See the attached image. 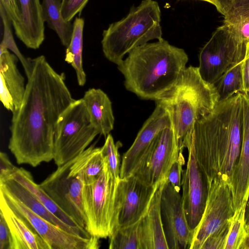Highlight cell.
<instances>
[{
  "label": "cell",
  "instance_id": "obj_27",
  "mask_svg": "<svg viewBox=\"0 0 249 249\" xmlns=\"http://www.w3.org/2000/svg\"><path fill=\"white\" fill-rule=\"evenodd\" d=\"M61 0H42V6L45 22L53 30L62 44L67 47L71 42L73 24L65 21L61 12Z\"/></svg>",
  "mask_w": 249,
  "mask_h": 249
},
{
  "label": "cell",
  "instance_id": "obj_31",
  "mask_svg": "<svg viewBox=\"0 0 249 249\" xmlns=\"http://www.w3.org/2000/svg\"><path fill=\"white\" fill-rule=\"evenodd\" d=\"M0 13L3 25V36L0 48L9 49L14 53L20 60L28 79L33 71L32 59L26 58L22 54L15 41L11 30V21L9 18L3 6L0 4Z\"/></svg>",
  "mask_w": 249,
  "mask_h": 249
},
{
  "label": "cell",
  "instance_id": "obj_6",
  "mask_svg": "<svg viewBox=\"0 0 249 249\" xmlns=\"http://www.w3.org/2000/svg\"><path fill=\"white\" fill-rule=\"evenodd\" d=\"M120 179L113 176L105 160L103 170L96 179L83 186L82 205L86 230L91 236L109 237L118 226Z\"/></svg>",
  "mask_w": 249,
  "mask_h": 249
},
{
  "label": "cell",
  "instance_id": "obj_17",
  "mask_svg": "<svg viewBox=\"0 0 249 249\" xmlns=\"http://www.w3.org/2000/svg\"><path fill=\"white\" fill-rule=\"evenodd\" d=\"M15 18L12 22L15 34L29 48L37 49L44 38V23L40 0H12Z\"/></svg>",
  "mask_w": 249,
  "mask_h": 249
},
{
  "label": "cell",
  "instance_id": "obj_24",
  "mask_svg": "<svg viewBox=\"0 0 249 249\" xmlns=\"http://www.w3.org/2000/svg\"><path fill=\"white\" fill-rule=\"evenodd\" d=\"M11 177L28 188L38 198L45 208L59 219L82 232L87 237L91 236L84 228L80 226L59 207L40 187L39 184L35 182L32 175L29 171L22 168H18Z\"/></svg>",
  "mask_w": 249,
  "mask_h": 249
},
{
  "label": "cell",
  "instance_id": "obj_30",
  "mask_svg": "<svg viewBox=\"0 0 249 249\" xmlns=\"http://www.w3.org/2000/svg\"><path fill=\"white\" fill-rule=\"evenodd\" d=\"M141 221V220H140ZM140 221L124 227H117L109 239V249H142Z\"/></svg>",
  "mask_w": 249,
  "mask_h": 249
},
{
  "label": "cell",
  "instance_id": "obj_36",
  "mask_svg": "<svg viewBox=\"0 0 249 249\" xmlns=\"http://www.w3.org/2000/svg\"><path fill=\"white\" fill-rule=\"evenodd\" d=\"M184 159L182 154L171 167L168 174L167 180L175 188L179 191L181 187V180L183 170L182 166L184 164Z\"/></svg>",
  "mask_w": 249,
  "mask_h": 249
},
{
  "label": "cell",
  "instance_id": "obj_25",
  "mask_svg": "<svg viewBox=\"0 0 249 249\" xmlns=\"http://www.w3.org/2000/svg\"><path fill=\"white\" fill-rule=\"evenodd\" d=\"M105 163L101 148L91 145L71 160V173L78 177L84 185L90 184L100 175Z\"/></svg>",
  "mask_w": 249,
  "mask_h": 249
},
{
  "label": "cell",
  "instance_id": "obj_21",
  "mask_svg": "<svg viewBox=\"0 0 249 249\" xmlns=\"http://www.w3.org/2000/svg\"><path fill=\"white\" fill-rule=\"evenodd\" d=\"M166 180L159 184L149 208L140 221L142 249H169L163 227L160 206L161 192Z\"/></svg>",
  "mask_w": 249,
  "mask_h": 249
},
{
  "label": "cell",
  "instance_id": "obj_11",
  "mask_svg": "<svg viewBox=\"0 0 249 249\" xmlns=\"http://www.w3.org/2000/svg\"><path fill=\"white\" fill-rule=\"evenodd\" d=\"M182 154L172 128H166L156 136L133 175L147 186H156L167 179L171 167Z\"/></svg>",
  "mask_w": 249,
  "mask_h": 249
},
{
  "label": "cell",
  "instance_id": "obj_8",
  "mask_svg": "<svg viewBox=\"0 0 249 249\" xmlns=\"http://www.w3.org/2000/svg\"><path fill=\"white\" fill-rule=\"evenodd\" d=\"M247 42L236 29L227 24L218 27L199 54V72L202 79L213 85L227 71L242 62Z\"/></svg>",
  "mask_w": 249,
  "mask_h": 249
},
{
  "label": "cell",
  "instance_id": "obj_35",
  "mask_svg": "<svg viewBox=\"0 0 249 249\" xmlns=\"http://www.w3.org/2000/svg\"><path fill=\"white\" fill-rule=\"evenodd\" d=\"M61 12L63 19L70 22L77 14L81 13L89 0H61Z\"/></svg>",
  "mask_w": 249,
  "mask_h": 249
},
{
  "label": "cell",
  "instance_id": "obj_4",
  "mask_svg": "<svg viewBox=\"0 0 249 249\" xmlns=\"http://www.w3.org/2000/svg\"><path fill=\"white\" fill-rule=\"evenodd\" d=\"M155 101L168 111L181 153L191 140L196 122L219 101L214 85L205 81L198 67L192 66L186 67L176 84Z\"/></svg>",
  "mask_w": 249,
  "mask_h": 249
},
{
  "label": "cell",
  "instance_id": "obj_12",
  "mask_svg": "<svg viewBox=\"0 0 249 249\" xmlns=\"http://www.w3.org/2000/svg\"><path fill=\"white\" fill-rule=\"evenodd\" d=\"M0 195L10 207L29 221L50 249H98L100 248L99 238L93 236L84 237L69 232L36 214L1 188Z\"/></svg>",
  "mask_w": 249,
  "mask_h": 249
},
{
  "label": "cell",
  "instance_id": "obj_16",
  "mask_svg": "<svg viewBox=\"0 0 249 249\" xmlns=\"http://www.w3.org/2000/svg\"><path fill=\"white\" fill-rule=\"evenodd\" d=\"M158 185L147 186L134 175L120 178V211L118 227L128 226L142 219L149 208Z\"/></svg>",
  "mask_w": 249,
  "mask_h": 249
},
{
  "label": "cell",
  "instance_id": "obj_37",
  "mask_svg": "<svg viewBox=\"0 0 249 249\" xmlns=\"http://www.w3.org/2000/svg\"><path fill=\"white\" fill-rule=\"evenodd\" d=\"M0 249H13L12 234L7 223L0 212Z\"/></svg>",
  "mask_w": 249,
  "mask_h": 249
},
{
  "label": "cell",
  "instance_id": "obj_3",
  "mask_svg": "<svg viewBox=\"0 0 249 249\" xmlns=\"http://www.w3.org/2000/svg\"><path fill=\"white\" fill-rule=\"evenodd\" d=\"M188 59L183 49L162 38L136 48L117 68L126 89L141 99L155 100L176 84Z\"/></svg>",
  "mask_w": 249,
  "mask_h": 249
},
{
  "label": "cell",
  "instance_id": "obj_22",
  "mask_svg": "<svg viewBox=\"0 0 249 249\" xmlns=\"http://www.w3.org/2000/svg\"><path fill=\"white\" fill-rule=\"evenodd\" d=\"M91 123L100 135L106 137L113 130L114 117L112 103L107 94L100 89L91 88L82 98Z\"/></svg>",
  "mask_w": 249,
  "mask_h": 249
},
{
  "label": "cell",
  "instance_id": "obj_15",
  "mask_svg": "<svg viewBox=\"0 0 249 249\" xmlns=\"http://www.w3.org/2000/svg\"><path fill=\"white\" fill-rule=\"evenodd\" d=\"M156 105L155 109L143 124L132 144L123 156L120 174L121 178L134 175L156 136L163 129L172 127L168 111L162 106Z\"/></svg>",
  "mask_w": 249,
  "mask_h": 249
},
{
  "label": "cell",
  "instance_id": "obj_43",
  "mask_svg": "<svg viewBox=\"0 0 249 249\" xmlns=\"http://www.w3.org/2000/svg\"><path fill=\"white\" fill-rule=\"evenodd\" d=\"M245 222L246 225L249 224V196L246 207Z\"/></svg>",
  "mask_w": 249,
  "mask_h": 249
},
{
  "label": "cell",
  "instance_id": "obj_42",
  "mask_svg": "<svg viewBox=\"0 0 249 249\" xmlns=\"http://www.w3.org/2000/svg\"><path fill=\"white\" fill-rule=\"evenodd\" d=\"M240 249H249V234L246 235L243 242H242Z\"/></svg>",
  "mask_w": 249,
  "mask_h": 249
},
{
  "label": "cell",
  "instance_id": "obj_18",
  "mask_svg": "<svg viewBox=\"0 0 249 249\" xmlns=\"http://www.w3.org/2000/svg\"><path fill=\"white\" fill-rule=\"evenodd\" d=\"M18 58L0 48V100L12 113L20 106L26 89L24 79L17 67Z\"/></svg>",
  "mask_w": 249,
  "mask_h": 249
},
{
  "label": "cell",
  "instance_id": "obj_41",
  "mask_svg": "<svg viewBox=\"0 0 249 249\" xmlns=\"http://www.w3.org/2000/svg\"><path fill=\"white\" fill-rule=\"evenodd\" d=\"M233 0H215L216 2L215 7L217 10L222 15L227 11Z\"/></svg>",
  "mask_w": 249,
  "mask_h": 249
},
{
  "label": "cell",
  "instance_id": "obj_44",
  "mask_svg": "<svg viewBox=\"0 0 249 249\" xmlns=\"http://www.w3.org/2000/svg\"><path fill=\"white\" fill-rule=\"evenodd\" d=\"M202 1H205L208 2H209L213 5H214L215 6H216V2L215 0H200Z\"/></svg>",
  "mask_w": 249,
  "mask_h": 249
},
{
  "label": "cell",
  "instance_id": "obj_9",
  "mask_svg": "<svg viewBox=\"0 0 249 249\" xmlns=\"http://www.w3.org/2000/svg\"><path fill=\"white\" fill-rule=\"evenodd\" d=\"M235 211L231 187L222 181L210 184L204 211L195 231L189 249H201L210 235L231 220Z\"/></svg>",
  "mask_w": 249,
  "mask_h": 249
},
{
  "label": "cell",
  "instance_id": "obj_40",
  "mask_svg": "<svg viewBox=\"0 0 249 249\" xmlns=\"http://www.w3.org/2000/svg\"><path fill=\"white\" fill-rule=\"evenodd\" d=\"M0 4L3 6L11 22H13L15 18V12L12 0H0Z\"/></svg>",
  "mask_w": 249,
  "mask_h": 249
},
{
  "label": "cell",
  "instance_id": "obj_13",
  "mask_svg": "<svg viewBox=\"0 0 249 249\" xmlns=\"http://www.w3.org/2000/svg\"><path fill=\"white\" fill-rule=\"evenodd\" d=\"M190 141L186 147L188 155L186 168L182 176L181 197L188 224L194 234L204 211L208 183Z\"/></svg>",
  "mask_w": 249,
  "mask_h": 249
},
{
  "label": "cell",
  "instance_id": "obj_26",
  "mask_svg": "<svg viewBox=\"0 0 249 249\" xmlns=\"http://www.w3.org/2000/svg\"><path fill=\"white\" fill-rule=\"evenodd\" d=\"M85 21L83 18L76 17L73 23V30L69 45L67 47L65 60L74 69L78 84L84 86L86 82V75L83 70L82 53L83 30Z\"/></svg>",
  "mask_w": 249,
  "mask_h": 249
},
{
  "label": "cell",
  "instance_id": "obj_1",
  "mask_svg": "<svg viewBox=\"0 0 249 249\" xmlns=\"http://www.w3.org/2000/svg\"><path fill=\"white\" fill-rule=\"evenodd\" d=\"M33 71L19 108L12 113L8 148L18 164L34 167L53 160L58 119L75 100L44 55L32 59Z\"/></svg>",
  "mask_w": 249,
  "mask_h": 249
},
{
  "label": "cell",
  "instance_id": "obj_34",
  "mask_svg": "<svg viewBox=\"0 0 249 249\" xmlns=\"http://www.w3.org/2000/svg\"><path fill=\"white\" fill-rule=\"evenodd\" d=\"M231 223V220L219 230L210 235L201 249H224Z\"/></svg>",
  "mask_w": 249,
  "mask_h": 249
},
{
  "label": "cell",
  "instance_id": "obj_14",
  "mask_svg": "<svg viewBox=\"0 0 249 249\" xmlns=\"http://www.w3.org/2000/svg\"><path fill=\"white\" fill-rule=\"evenodd\" d=\"M161 214L169 249H189L194 232L188 224L179 191L166 179L160 201Z\"/></svg>",
  "mask_w": 249,
  "mask_h": 249
},
{
  "label": "cell",
  "instance_id": "obj_19",
  "mask_svg": "<svg viewBox=\"0 0 249 249\" xmlns=\"http://www.w3.org/2000/svg\"><path fill=\"white\" fill-rule=\"evenodd\" d=\"M242 96V142L233 182L235 211L246 205L249 196V93Z\"/></svg>",
  "mask_w": 249,
  "mask_h": 249
},
{
  "label": "cell",
  "instance_id": "obj_33",
  "mask_svg": "<svg viewBox=\"0 0 249 249\" xmlns=\"http://www.w3.org/2000/svg\"><path fill=\"white\" fill-rule=\"evenodd\" d=\"M106 138L105 142L101 147V152L112 174L116 178L119 179L121 163L119 149L122 143L119 141L115 143L110 134Z\"/></svg>",
  "mask_w": 249,
  "mask_h": 249
},
{
  "label": "cell",
  "instance_id": "obj_45",
  "mask_svg": "<svg viewBox=\"0 0 249 249\" xmlns=\"http://www.w3.org/2000/svg\"><path fill=\"white\" fill-rule=\"evenodd\" d=\"M246 229L247 233L249 234V224H248V225H247L246 226Z\"/></svg>",
  "mask_w": 249,
  "mask_h": 249
},
{
  "label": "cell",
  "instance_id": "obj_7",
  "mask_svg": "<svg viewBox=\"0 0 249 249\" xmlns=\"http://www.w3.org/2000/svg\"><path fill=\"white\" fill-rule=\"evenodd\" d=\"M99 134L92 125L83 100H75L60 116L55 130L53 160L60 166L82 153Z\"/></svg>",
  "mask_w": 249,
  "mask_h": 249
},
{
  "label": "cell",
  "instance_id": "obj_29",
  "mask_svg": "<svg viewBox=\"0 0 249 249\" xmlns=\"http://www.w3.org/2000/svg\"><path fill=\"white\" fill-rule=\"evenodd\" d=\"M242 63V61L227 71L213 84L219 101L227 99L236 93L244 92Z\"/></svg>",
  "mask_w": 249,
  "mask_h": 249
},
{
  "label": "cell",
  "instance_id": "obj_38",
  "mask_svg": "<svg viewBox=\"0 0 249 249\" xmlns=\"http://www.w3.org/2000/svg\"><path fill=\"white\" fill-rule=\"evenodd\" d=\"M18 169L11 162L5 153L0 152V180L10 178Z\"/></svg>",
  "mask_w": 249,
  "mask_h": 249
},
{
  "label": "cell",
  "instance_id": "obj_5",
  "mask_svg": "<svg viewBox=\"0 0 249 249\" xmlns=\"http://www.w3.org/2000/svg\"><path fill=\"white\" fill-rule=\"evenodd\" d=\"M161 12L154 0H143L121 20L104 30L101 41L103 53L110 62L119 65L125 55L153 39L160 40Z\"/></svg>",
  "mask_w": 249,
  "mask_h": 249
},
{
  "label": "cell",
  "instance_id": "obj_2",
  "mask_svg": "<svg viewBox=\"0 0 249 249\" xmlns=\"http://www.w3.org/2000/svg\"><path fill=\"white\" fill-rule=\"evenodd\" d=\"M242 136V96L238 92L219 101L195 123L191 143L208 186L215 181L233 182Z\"/></svg>",
  "mask_w": 249,
  "mask_h": 249
},
{
  "label": "cell",
  "instance_id": "obj_23",
  "mask_svg": "<svg viewBox=\"0 0 249 249\" xmlns=\"http://www.w3.org/2000/svg\"><path fill=\"white\" fill-rule=\"evenodd\" d=\"M0 188L19 200L36 214L63 230L84 237H88L68 225L50 213L38 198L24 185L12 177L0 180Z\"/></svg>",
  "mask_w": 249,
  "mask_h": 249
},
{
  "label": "cell",
  "instance_id": "obj_32",
  "mask_svg": "<svg viewBox=\"0 0 249 249\" xmlns=\"http://www.w3.org/2000/svg\"><path fill=\"white\" fill-rule=\"evenodd\" d=\"M246 205L235 210L232 216L224 249H240L247 234L246 229Z\"/></svg>",
  "mask_w": 249,
  "mask_h": 249
},
{
  "label": "cell",
  "instance_id": "obj_20",
  "mask_svg": "<svg viewBox=\"0 0 249 249\" xmlns=\"http://www.w3.org/2000/svg\"><path fill=\"white\" fill-rule=\"evenodd\" d=\"M0 212L10 229L13 239V249H50L29 221L10 207L1 195Z\"/></svg>",
  "mask_w": 249,
  "mask_h": 249
},
{
  "label": "cell",
  "instance_id": "obj_39",
  "mask_svg": "<svg viewBox=\"0 0 249 249\" xmlns=\"http://www.w3.org/2000/svg\"><path fill=\"white\" fill-rule=\"evenodd\" d=\"M244 93H249V42H247L246 50L242 63Z\"/></svg>",
  "mask_w": 249,
  "mask_h": 249
},
{
  "label": "cell",
  "instance_id": "obj_28",
  "mask_svg": "<svg viewBox=\"0 0 249 249\" xmlns=\"http://www.w3.org/2000/svg\"><path fill=\"white\" fill-rule=\"evenodd\" d=\"M224 17V23L233 26L249 42V0H233Z\"/></svg>",
  "mask_w": 249,
  "mask_h": 249
},
{
  "label": "cell",
  "instance_id": "obj_10",
  "mask_svg": "<svg viewBox=\"0 0 249 249\" xmlns=\"http://www.w3.org/2000/svg\"><path fill=\"white\" fill-rule=\"evenodd\" d=\"M71 160L57 167L39 185L61 209L86 230L82 205L84 183L71 173Z\"/></svg>",
  "mask_w": 249,
  "mask_h": 249
}]
</instances>
